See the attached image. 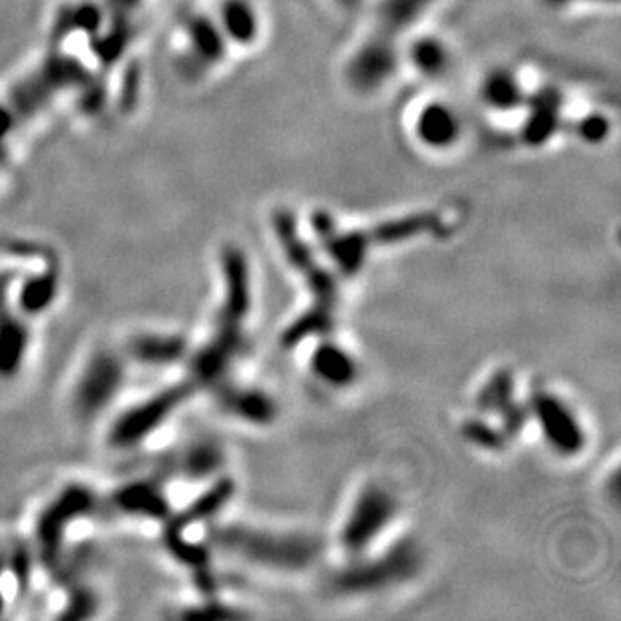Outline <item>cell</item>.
Returning a JSON list of instances; mask_svg holds the SVG:
<instances>
[{
	"instance_id": "cell-26",
	"label": "cell",
	"mask_w": 621,
	"mask_h": 621,
	"mask_svg": "<svg viewBox=\"0 0 621 621\" xmlns=\"http://www.w3.org/2000/svg\"><path fill=\"white\" fill-rule=\"evenodd\" d=\"M334 3H336L338 7H342V9L354 11V9L362 7V3H364V0H334Z\"/></svg>"
},
{
	"instance_id": "cell-9",
	"label": "cell",
	"mask_w": 621,
	"mask_h": 621,
	"mask_svg": "<svg viewBox=\"0 0 621 621\" xmlns=\"http://www.w3.org/2000/svg\"><path fill=\"white\" fill-rule=\"evenodd\" d=\"M523 109H527V119L521 129V141L525 145L541 147L563 129V97L557 89H541L529 95Z\"/></svg>"
},
{
	"instance_id": "cell-16",
	"label": "cell",
	"mask_w": 621,
	"mask_h": 621,
	"mask_svg": "<svg viewBox=\"0 0 621 621\" xmlns=\"http://www.w3.org/2000/svg\"><path fill=\"white\" fill-rule=\"evenodd\" d=\"M439 222L437 214H414L402 220H394V222H384L380 226H376L370 232H364V238L368 244H394V242H402L408 238L419 236L423 232H429L431 228H435V224Z\"/></svg>"
},
{
	"instance_id": "cell-21",
	"label": "cell",
	"mask_w": 621,
	"mask_h": 621,
	"mask_svg": "<svg viewBox=\"0 0 621 621\" xmlns=\"http://www.w3.org/2000/svg\"><path fill=\"white\" fill-rule=\"evenodd\" d=\"M183 352V344L177 338H145L137 342V354L149 362H171L177 360Z\"/></svg>"
},
{
	"instance_id": "cell-5",
	"label": "cell",
	"mask_w": 621,
	"mask_h": 621,
	"mask_svg": "<svg viewBox=\"0 0 621 621\" xmlns=\"http://www.w3.org/2000/svg\"><path fill=\"white\" fill-rule=\"evenodd\" d=\"M414 569H417V553L402 545L384 555L380 561L360 563L340 571L334 579V589L344 593L370 591L374 587H384L400 581L402 577H408Z\"/></svg>"
},
{
	"instance_id": "cell-6",
	"label": "cell",
	"mask_w": 621,
	"mask_h": 621,
	"mask_svg": "<svg viewBox=\"0 0 621 621\" xmlns=\"http://www.w3.org/2000/svg\"><path fill=\"white\" fill-rule=\"evenodd\" d=\"M533 414L549 445L561 455H577L585 447V435L577 423L575 414L555 396L537 394L533 398Z\"/></svg>"
},
{
	"instance_id": "cell-22",
	"label": "cell",
	"mask_w": 621,
	"mask_h": 621,
	"mask_svg": "<svg viewBox=\"0 0 621 621\" xmlns=\"http://www.w3.org/2000/svg\"><path fill=\"white\" fill-rule=\"evenodd\" d=\"M55 298V284L49 278H35L31 280L23 294H21V306L29 312H39L45 310Z\"/></svg>"
},
{
	"instance_id": "cell-11",
	"label": "cell",
	"mask_w": 621,
	"mask_h": 621,
	"mask_svg": "<svg viewBox=\"0 0 621 621\" xmlns=\"http://www.w3.org/2000/svg\"><path fill=\"white\" fill-rule=\"evenodd\" d=\"M439 0H378L374 9V31L400 39L417 27Z\"/></svg>"
},
{
	"instance_id": "cell-10",
	"label": "cell",
	"mask_w": 621,
	"mask_h": 621,
	"mask_svg": "<svg viewBox=\"0 0 621 621\" xmlns=\"http://www.w3.org/2000/svg\"><path fill=\"white\" fill-rule=\"evenodd\" d=\"M181 398H183V390L175 388V390H169V392L157 396L155 400H149V402L137 406L135 410H131L127 414L125 419H121V423L115 429V439L123 445H129V443L143 439L157 425H161L165 421L169 410H173Z\"/></svg>"
},
{
	"instance_id": "cell-18",
	"label": "cell",
	"mask_w": 621,
	"mask_h": 621,
	"mask_svg": "<svg viewBox=\"0 0 621 621\" xmlns=\"http://www.w3.org/2000/svg\"><path fill=\"white\" fill-rule=\"evenodd\" d=\"M27 336L17 322H5L0 326V372L13 374L25 356Z\"/></svg>"
},
{
	"instance_id": "cell-2",
	"label": "cell",
	"mask_w": 621,
	"mask_h": 621,
	"mask_svg": "<svg viewBox=\"0 0 621 621\" xmlns=\"http://www.w3.org/2000/svg\"><path fill=\"white\" fill-rule=\"evenodd\" d=\"M404 63L398 39L374 31L348 57L344 79L358 95H374L388 87Z\"/></svg>"
},
{
	"instance_id": "cell-4",
	"label": "cell",
	"mask_w": 621,
	"mask_h": 621,
	"mask_svg": "<svg viewBox=\"0 0 621 621\" xmlns=\"http://www.w3.org/2000/svg\"><path fill=\"white\" fill-rule=\"evenodd\" d=\"M394 515H396L394 497L382 487L376 485L366 487L358 495L342 527L340 533L342 547L352 555L364 551L388 527Z\"/></svg>"
},
{
	"instance_id": "cell-12",
	"label": "cell",
	"mask_w": 621,
	"mask_h": 621,
	"mask_svg": "<svg viewBox=\"0 0 621 621\" xmlns=\"http://www.w3.org/2000/svg\"><path fill=\"white\" fill-rule=\"evenodd\" d=\"M216 19L230 45L252 47L262 33V19L252 0H222Z\"/></svg>"
},
{
	"instance_id": "cell-25",
	"label": "cell",
	"mask_w": 621,
	"mask_h": 621,
	"mask_svg": "<svg viewBox=\"0 0 621 621\" xmlns=\"http://www.w3.org/2000/svg\"><path fill=\"white\" fill-rule=\"evenodd\" d=\"M541 3L551 9H567L571 5H581V3H617V0H541Z\"/></svg>"
},
{
	"instance_id": "cell-13",
	"label": "cell",
	"mask_w": 621,
	"mask_h": 621,
	"mask_svg": "<svg viewBox=\"0 0 621 621\" xmlns=\"http://www.w3.org/2000/svg\"><path fill=\"white\" fill-rule=\"evenodd\" d=\"M404 61L412 71L427 81L445 79L455 63L451 47L433 35H423L414 39L406 51H402Z\"/></svg>"
},
{
	"instance_id": "cell-8",
	"label": "cell",
	"mask_w": 621,
	"mask_h": 621,
	"mask_svg": "<svg viewBox=\"0 0 621 621\" xmlns=\"http://www.w3.org/2000/svg\"><path fill=\"white\" fill-rule=\"evenodd\" d=\"M417 141L433 151H447L463 137V119L459 111L445 101L427 103L414 119Z\"/></svg>"
},
{
	"instance_id": "cell-3",
	"label": "cell",
	"mask_w": 621,
	"mask_h": 621,
	"mask_svg": "<svg viewBox=\"0 0 621 621\" xmlns=\"http://www.w3.org/2000/svg\"><path fill=\"white\" fill-rule=\"evenodd\" d=\"M230 43L212 13H191L181 25L179 69L185 79L199 81L228 57Z\"/></svg>"
},
{
	"instance_id": "cell-20",
	"label": "cell",
	"mask_w": 621,
	"mask_h": 621,
	"mask_svg": "<svg viewBox=\"0 0 621 621\" xmlns=\"http://www.w3.org/2000/svg\"><path fill=\"white\" fill-rule=\"evenodd\" d=\"M511 394H513V380L511 374L503 372L497 374L481 392L479 396V406L485 410H507L513 402H511Z\"/></svg>"
},
{
	"instance_id": "cell-24",
	"label": "cell",
	"mask_w": 621,
	"mask_h": 621,
	"mask_svg": "<svg viewBox=\"0 0 621 621\" xmlns=\"http://www.w3.org/2000/svg\"><path fill=\"white\" fill-rule=\"evenodd\" d=\"M465 433H467V437H469L471 441H475V443L481 445V447L499 449L501 443H503L501 435H499L497 431H493L491 427L483 425V423H469L467 429H465Z\"/></svg>"
},
{
	"instance_id": "cell-14",
	"label": "cell",
	"mask_w": 621,
	"mask_h": 621,
	"mask_svg": "<svg viewBox=\"0 0 621 621\" xmlns=\"http://www.w3.org/2000/svg\"><path fill=\"white\" fill-rule=\"evenodd\" d=\"M479 97L485 107L495 113H513L525 107L529 95L521 77L513 69L497 67L481 81Z\"/></svg>"
},
{
	"instance_id": "cell-17",
	"label": "cell",
	"mask_w": 621,
	"mask_h": 621,
	"mask_svg": "<svg viewBox=\"0 0 621 621\" xmlns=\"http://www.w3.org/2000/svg\"><path fill=\"white\" fill-rule=\"evenodd\" d=\"M230 408L238 414V417L256 423V425H266L274 419L276 408L272 400L256 390H246V392H234L228 398Z\"/></svg>"
},
{
	"instance_id": "cell-15",
	"label": "cell",
	"mask_w": 621,
	"mask_h": 621,
	"mask_svg": "<svg viewBox=\"0 0 621 621\" xmlns=\"http://www.w3.org/2000/svg\"><path fill=\"white\" fill-rule=\"evenodd\" d=\"M310 368L322 382L330 386H348L356 376L354 358L332 342H324L312 352Z\"/></svg>"
},
{
	"instance_id": "cell-19",
	"label": "cell",
	"mask_w": 621,
	"mask_h": 621,
	"mask_svg": "<svg viewBox=\"0 0 621 621\" xmlns=\"http://www.w3.org/2000/svg\"><path fill=\"white\" fill-rule=\"evenodd\" d=\"M222 465L220 449L214 443H199L183 459V469L189 477L201 479L216 473V469Z\"/></svg>"
},
{
	"instance_id": "cell-7",
	"label": "cell",
	"mask_w": 621,
	"mask_h": 621,
	"mask_svg": "<svg viewBox=\"0 0 621 621\" xmlns=\"http://www.w3.org/2000/svg\"><path fill=\"white\" fill-rule=\"evenodd\" d=\"M123 382V366L113 354H97L85 368L79 388L77 402L85 414H95L109 400L115 398Z\"/></svg>"
},
{
	"instance_id": "cell-1",
	"label": "cell",
	"mask_w": 621,
	"mask_h": 621,
	"mask_svg": "<svg viewBox=\"0 0 621 621\" xmlns=\"http://www.w3.org/2000/svg\"><path fill=\"white\" fill-rule=\"evenodd\" d=\"M220 539L224 547L244 555L246 559L280 569H304L314 563L320 553V545L312 537L302 535L228 529L222 531Z\"/></svg>"
},
{
	"instance_id": "cell-23",
	"label": "cell",
	"mask_w": 621,
	"mask_h": 621,
	"mask_svg": "<svg viewBox=\"0 0 621 621\" xmlns=\"http://www.w3.org/2000/svg\"><path fill=\"white\" fill-rule=\"evenodd\" d=\"M575 133L583 143L599 145V143L607 141V137L611 133V121L607 115L591 113V115H585L583 119H579L575 123Z\"/></svg>"
}]
</instances>
